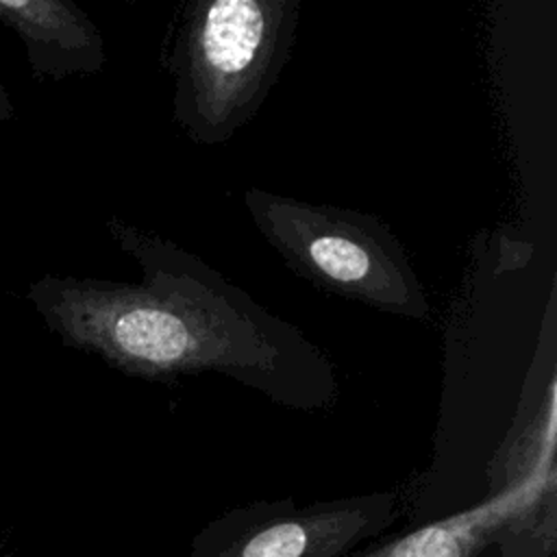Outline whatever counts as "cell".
I'll return each instance as SVG.
<instances>
[{"label": "cell", "instance_id": "obj_5", "mask_svg": "<svg viewBox=\"0 0 557 557\" xmlns=\"http://www.w3.org/2000/svg\"><path fill=\"white\" fill-rule=\"evenodd\" d=\"M387 505V496H370L315 509L313 513L276 518L250 531L231 557H311L329 540H346L368 520L381 518Z\"/></svg>", "mask_w": 557, "mask_h": 557}, {"label": "cell", "instance_id": "obj_4", "mask_svg": "<svg viewBox=\"0 0 557 557\" xmlns=\"http://www.w3.org/2000/svg\"><path fill=\"white\" fill-rule=\"evenodd\" d=\"M0 20L46 50L59 72H96L104 63L100 30L70 2L0 0Z\"/></svg>", "mask_w": 557, "mask_h": 557}, {"label": "cell", "instance_id": "obj_3", "mask_svg": "<svg viewBox=\"0 0 557 557\" xmlns=\"http://www.w3.org/2000/svg\"><path fill=\"white\" fill-rule=\"evenodd\" d=\"M244 207L283 261L320 289L392 315L431 318L409 257L379 218L257 187L244 191Z\"/></svg>", "mask_w": 557, "mask_h": 557}, {"label": "cell", "instance_id": "obj_2", "mask_svg": "<svg viewBox=\"0 0 557 557\" xmlns=\"http://www.w3.org/2000/svg\"><path fill=\"white\" fill-rule=\"evenodd\" d=\"M300 0H191L170 50L172 117L196 144L228 141L278 81Z\"/></svg>", "mask_w": 557, "mask_h": 557}, {"label": "cell", "instance_id": "obj_1", "mask_svg": "<svg viewBox=\"0 0 557 557\" xmlns=\"http://www.w3.org/2000/svg\"><path fill=\"white\" fill-rule=\"evenodd\" d=\"M109 233L139 270V283L46 276L30 300L74 348L146 381L222 374L268 400L331 409L339 383L331 357L178 244L109 220Z\"/></svg>", "mask_w": 557, "mask_h": 557}, {"label": "cell", "instance_id": "obj_6", "mask_svg": "<svg viewBox=\"0 0 557 557\" xmlns=\"http://www.w3.org/2000/svg\"><path fill=\"white\" fill-rule=\"evenodd\" d=\"M9 115H11V102H9V98H7V94L0 85V117H9Z\"/></svg>", "mask_w": 557, "mask_h": 557}]
</instances>
